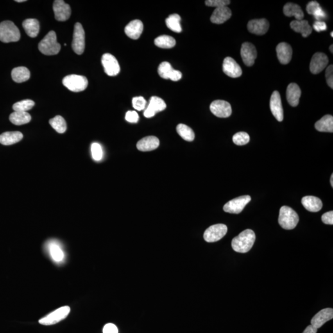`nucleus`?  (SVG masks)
Returning a JSON list of instances; mask_svg holds the SVG:
<instances>
[{"mask_svg":"<svg viewBox=\"0 0 333 333\" xmlns=\"http://www.w3.org/2000/svg\"><path fill=\"white\" fill-rule=\"evenodd\" d=\"M255 240V233L250 229H247L233 239L232 248L237 253H248L253 248Z\"/></svg>","mask_w":333,"mask_h":333,"instance_id":"obj_1","label":"nucleus"},{"mask_svg":"<svg viewBox=\"0 0 333 333\" xmlns=\"http://www.w3.org/2000/svg\"><path fill=\"white\" fill-rule=\"evenodd\" d=\"M61 45L57 41L54 31H50L38 44V49L45 55H55L61 49Z\"/></svg>","mask_w":333,"mask_h":333,"instance_id":"obj_2","label":"nucleus"},{"mask_svg":"<svg viewBox=\"0 0 333 333\" xmlns=\"http://www.w3.org/2000/svg\"><path fill=\"white\" fill-rule=\"evenodd\" d=\"M19 29L14 22L5 20L0 23V41L3 43L17 42L20 40Z\"/></svg>","mask_w":333,"mask_h":333,"instance_id":"obj_3","label":"nucleus"},{"mask_svg":"<svg viewBox=\"0 0 333 333\" xmlns=\"http://www.w3.org/2000/svg\"><path fill=\"white\" fill-rule=\"evenodd\" d=\"M300 218L298 214L291 207L283 206L280 210L278 222L285 230H293L298 225Z\"/></svg>","mask_w":333,"mask_h":333,"instance_id":"obj_4","label":"nucleus"},{"mask_svg":"<svg viewBox=\"0 0 333 333\" xmlns=\"http://www.w3.org/2000/svg\"><path fill=\"white\" fill-rule=\"evenodd\" d=\"M63 83L70 91L80 92L87 88L88 81L85 76L72 74L65 76L63 79Z\"/></svg>","mask_w":333,"mask_h":333,"instance_id":"obj_5","label":"nucleus"},{"mask_svg":"<svg viewBox=\"0 0 333 333\" xmlns=\"http://www.w3.org/2000/svg\"><path fill=\"white\" fill-rule=\"evenodd\" d=\"M72 47L75 53L79 54V55L82 54L85 50V31L82 26L79 22H77L75 24Z\"/></svg>","mask_w":333,"mask_h":333,"instance_id":"obj_6","label":"nucleus"},{"mask_svg":"<svg viewBox=\"0 0 333 333\" xmlns=\"http://www.w3.org/2000/svg\"><path fill=\"white\" fill-rule=\"evenodd\" d=\"M70 312H71V309L69 306L61 307L48 315L44 318L40 319L39 323L41 325L45 326L55 325L66 318Z\"/></svg>","mask_w":333,"mask_h":333,"instance_id":"obj_7","label":"nucleus"},{"mask_svg":"<svg viewBox=\"0 0 333 333\" xmlns=\"http://www.w3.org/2000/svg\"><path fill=\"white\" fill-rule=\"evenodd\" d=\"M228 228L224 224H216L210 226L204 233V238L208 242H214L219 241L227 233Z\"/></svg>","mask_w":333,"mask_h":333,"instance_id":"obj_8","label":"nucleus"},{"mask_svg":"<svg viewBox=\"0 0 333 333\" xmlns=\"http://www.w3.org/2000/svg\"><path fill=\"white\" fill-rule=\"evenodd\" d=\"M250 196L245 195L232 199L224 206V211L230 214H238L242 211L245 206L250 202Z\"/></svg>","mask_w":333,"mask_h":333,"instance_id":"obj_9","label":"nucleus"},{"mask_svg":"<svg viewBox=\"0 0 333 333\" xmlns=\"http://www.w3.org/2000/svg\"><path fill=\"white\" fill-rule=\"evenodd\" d=\"M102 64L106 74L109 76L113 77L119 74L121 68L116 58L110 53H106L102 56Z\"/></svg>","mask_w":333,"mask_h":333,"instance_id":"obj_10","label":"nucleus"},{"mask_svg":"<svg viewBox=\"0 0 333 333\" xmlns=\"http://www.w3.org/2000/svg\"><path fill=\"white\" fill-rule=\"evenodd\" d=\"M210 110L213 114L217 117L227 118L232 115V106L227 101L216 100L210 106Z\"/></svg>","mask_w":333,"mask_h":333,"instance_id":"obj_11","label":"nucleus"},{"mask_svg":"<svg viewBox=\"0 0 333 333\" xmlns=\"http://www.w3.org/2000/svg\"><path fill=\"white\" fill-rule=\"evenodd\" d=\"M53 11L55 19L64 22L69 19L71 15V8L69 4L63 0H56L53 3Z\"/></svg>","mask_w":333,"mask_h":333,"instance_id":"obj_12","label":"nucleus"},{"mask_svg":"<svg viewBox=\"0 0 333 333\" xmlns=\"http://www.w3.org/2000/svg\"><path fill=\"white\" fill-rule=\"evenodd\" d=\"M241 56L244 64L247 66H252L257 56L254 45L249 42L244 43L241 46Z\"/></svg>","mask_w":333,"mask_h":333,"instance_id":"obj_13","label":"nucleus"},{"mask_svg":"<svg viewBox=\"0 0 333 333\" xmlns=\"http://www.w3.org/2000/svg\"><path fill=\"white\" fill-rule=\"evenodd\" d=\"M329 63L327 56L323 53H316L312 57L310 64V71L313 74L322 72Z\"/></svg>","mask_w":333,"mask_h":333,"instance_id":"obj_14","label":"nucleus"},{"mask_svg":"<svg viewBox=\"0 0 333 333\" xmlns=\"http://www.w3.org/2000/svg\"><path fill=\"white\" fill-rule=\"evenodd\" d=\"M158 74L162 79H171L174 81L180 80L182 78L181 72L174 69L168 62H163L159 65L158 67Z\"/></svg>","mask_w":333,"mask_h":333,"instance_id":"obj_15","label":"nucleus"},{"mask_svg":"<svg viewBox=\"0 0 333 333\" xmlns=\"http://www.w3.org/2000/svg\"><path fill=\"white\" fill-rule=\"evenodd\" d=\"M167 108L166 104L162 98L158 96H152L148 107L144 111V115L146 118L155 116L156 113L164 111Z\"/></svg>","mask_w":333,"mask_h":333,"instance_id":"obj_16","label":"nucleus"},{"mask_svg":"<svg viewBox=\"0 0 333 333\" xmlns=\"http://www.w3.org/2000/svg\"><path fill=\"white\" fill-rule=\"evenodd\" d=\"M270 107L273 116L278 122H282L283 120V109L282 99L280 93L278 91L273 92L271 95Z\"/></svg>","mask_w":333,"mask_h":333,"instance_id":"obj_17","label":"nucleus"},{"mask_svg":"<svg viewBox=\"0 0 333 333\" xmlns=\"http://www.w3.org/2000/svg\"><path fill=\"white\" fill-rule=\"evenodd\" d=\"M223 71L226 76L232 78H238L242 74L241 67L231 57H226L224 60Z\"/></svg>","mask_w":333,"mask_h":333,"instance_id":"obj_18","label":"nucleus"},{"mask_svg":"<svg viewBox=\"0 0 333 333\" xmlns=\"http://www.w3.org/2000/svg\"><path fill=\"white\" fill-rule=\"evenodd\" d=\"M270 24L266 19H253L248 24V29L249 32L258 35H263L269 31Z\"/></svg>","mask_w":333,"mask_h":333,"instance_id":"obj_19","label":"nucleus"},{"mask_svg":"<svg viewBox=\"0 0 333 333\" xmlns=\"http://www.w3.org/2000/svg\"><path fill=\"white\" fill-rule=\"evenodd\" d=\"M333 318V309L327 308L320 310L315 316L311 320V325L318 329Z\"/></svg>","mask_w":333,"mask_h":333,"instance_id":"obj_20","label":"nucleus"},{"mask_svg":"<svg viewBox=\"0 0 333 333\" xmlns=\"http://www.w3.org/2000/svg\"><path fill=\"white\" fill-rule=\"evenodd\" d=\"M276 54L281 64H287L291 61L293 55V49L289 44L282 42L276 48Z\"/></svg>","mask_w":333,"mask_h":333,"instance_id":"obj_21","label":"nucleus"},{"mask_svg":"<svg viewBox=\"0 0 333 333\" xmlns=\"http://www.w3.org/2000/svg\"><path fill=\"white\" fill-rule=\"evenodd\" d=\"M232 13L227 6L216 8L213 12L210 20L212 23L216 24H223L232 17Z\"/></svg>","mask_w":333,"mask_h":333,"instance_id":"obj_22","label":"nucleus"},{"mask_svg":"<svg viewBox=\"0 0 333 333\" xmlns=\"http://www.w3.org/2000/svg\"><path fill=\"white\" fill-rule=\"evenodd\" d=\"M159 144V140L157 137L148 136L142 138L137 143V148L140 151H151L157 149Z\"/></svg>","mask_w":333,"mask_h":333,"instance_id":"obj_23","label":"nucleus"},{"mask_svg":"<svg viewBox=\"0 0 333 333\" xmlns=\"http://www.w3.org/2000/svg\"><path fill=\"white\" fill-rule=\"evenodd\" d=\"M143 31V24L140 20L131 21L125 28V33L129 38L137 40L141 36Z\"/></svg>","mask_w":333,"mask_h":333,"instance_id":"obj_24","label":"nucleus"},{"mask_svg":"<svg viewBox=\"0 0 333 333\" xmlns=\"http://www.w3.org/2000/svg\"><path fill=\"white\" fill-rule=\"evenodd\" d=\"M301 90L298 84L295 83H290L286 90V98L290 105L296 107L300 103Z\"/></svg>","mask_w":333,"mask_h":333,"instance_id":"obj_25","label":"nucleus"},{"mask_svg":"<svg viewBox=\"0 0 333 333\" xmlns=\"http://www.w3.org/2000/svg\"><path fill=\"white\" fill-rule=\"evenodd\" d=\"M302 204L305 209L312 212L320 211L323 206L320 199L312 196L303 197L302 199Z\"/></svg>","mask_w":333,"mask_h":333,"instance_id":"obj_26","label":"nucleus"},{"mask_svg":"<svg viewBox=\"0 0 333 333\" xmlns=\"http://www.w3.org/2000/svg\"><path fill=\"white\" fill-rule=\"evenodd\" d=\"M290 27L296 32L302 34L304 38L307 37L312 32V28L307 20H293L290 24Z\"/></svg>","mask_w":333,"mask_h":333,"instance_id":"obj_27","label":"nucleus"},{"mask_svg":"<svg viewBox=\"0 0 333 333\" xmlns=\"http://www.w3.org/2000/svg\"><path fill=\"white\" fill-rule=\"evenodd\" d=\"M23 138V135L20 131H7L0 135V143L9 146L19 142Z\"/></svg>","mask_w":333,"mask_h":333,"instance_id":"obj_28","label":"nucleus"},{"mask_svg":"<svg viewBox=\"0 0 333 333\" xmlns=\"http://www.w3.org/2000/svg\"><path fill=\"white\" fill-rule=\"evenodd\" d=\"M283 13L287 17L294 16L297 20H302L304 17V14L298 4L287 3L283 8Z\"/></svg>","mask_w":333,"mask_h":333,"instance_id":"obj_29","label":"nucleus"},{"mask_svg":"<svg viewBox=\"0 0 333 333\" xmlns=\"http://www.w3.org/2000/svg\"><path fill=\"white\" fill-rule=\"evenodd\" d=\"M22 27H24L27 35L32 38L37 37L39 33V22L35 19H27L22 22Z\"/></svg>","mask_w":333,"mask_h":333,"instance_id":"obj_30","label":"nucleus"},{"mask_svg":"<svg viewBox=\"0 0 333 333\" xmlns=\"http://www.w3.org/2000/svg\"><path fill=\"white\" fill-rule=\"evenodd\" d=\"M315 127L321 132H333V117L326 115L315 124Z\"/></svg>","mask_w":333,"mask_h":333,"instance_id":"obj_31","label":"nucleus"},{"mask_svg":"<svg viewBox=\"0 0 333 333\" xmlns=\"http://www.w3.org/2000/svg\"><path fill=\"white\" fill-rule=\"evenodd\" d=\"M13 80L16 83H22L30 79L31 73L26 67H18L11 72Z\"/></svg>","mask_w":333,"mask_h":333,"instance_id":"obj_32","label":"nucleus"},{"mask_svg":"<svg viewBox=\"0 0 333 333\" xmlns=\"http://www.w3.org/2000/svg\"><path fill=\"white\" fill-rule=\"evenodd\" d=\"M10 121L16 126H22L30 122L31 116L27 112L15 111L10 115Z\"/></svg>","mask_w":333,"mask_h":333,"instance_id":"obj_33","label":"nucleus"},{"mask_svg":"<svg viewBox=\"0 0 333 333\" xmlns=\"http://www.w3.org/2000/svg\"><path fill=\"white\" fill-rule=\"evenodd\" d=\"M181 17L177 14L170 15L165 20L166 26L170 30L174 32L180 33L182 31V27L180 25Z\"/></svg>","mask_w":333,"mask_h":333,"instance_id":"obj_34","label":"nucleus"},{"mask_svg":"<svg viewBox=\"0 0 333 333\" xmlns=\"http://www.w3.org/2000/svg\"><path fill=\"white\" fill-rule=\"evenodd\" d=\"M155 44L160 48L169 49L175 47L176 41L169 35H161L156 38Z\"/></svg>","mask_w":333,"mask_h":333,"instance_id":"obj_35","label":"nucleus"},{"mask_svg":"<svg viewBox=\"0 0 333 333\" xmlns=\"http://www.w3.org/2000/svg\"><path fill=\"white\" fill-rule=\"evenodd\" d=\"M176 131L181 137L187 142H192L195 137L193 130L185 124H178Z\"/></svg>","mask_w":333,"mask_h":333,"instance_id":"obj_36","label":"nucleus"},{"mask_svg":"<svg viewBox=\"0 0 333 333\" xmlns=\"http://www.w3.org/2000/svg\"><path fill=\"white\" fill-rule=\"evenodd\" d=\"M49 124L59 133H64L67 130L66 122L64 118L61 115H56L53 119L49 120Z\"/></svg>","mask_w":333,"mask_h":333,"instance_id":"obj_37","label":"nucleus"},{"mask_svg":"<svg viewBox=\"0 0 333 333\" xmlns=\"http://www.w3.org/2000/svg\"><path fill=\"white\" fill-rule=\"evenodd\" d=\"M35 105V103L31 99H25L15 103L13 106V110L15 111H19V112H27V111L31 110Z\"/></svg>","mask_w":333,"mask_h":333,"instance_id":"obj_38","label":"nucleus"},{"mask_svg":"<svg viewBox=\"0 0 333 333\" xmlns=\"http://www.w3.org/2000/svg\"><path fill=\"white\" fill-rule=\"evenodd\" d=\"M233 141L238 146H243V145L248 144L250 141V137H249L248 133L241 131V132L236 133L233 136Z\"/></svg>","mask_w":333,"mask_h":333,"instance_id":"obj_39","label":"nucleus"},{"mask_svg":"<svg viewBox=\"0 0 333 333\" xmlns=\"http://www.w3.org/2000/svg\"><path fill=\"white\" fill-rule=\"evenodd\" d=\"M49 253L53 259L56 262L62 261L64 257L62 249L56 244H51L49 246Z\"/></svg>","mask_w":333,"mask_h":333,"instance_id":"obj_40","label":"nucleus"},{"mask_svg":"<svg viewBox=\"0 0 333 333\" xmlns=\"http://www.w3.org/2000/svg\"><path fill=\"white\" fill-rule=\"evenodd\" d=\"M92 157L96 161H99L103 158V149L101 145L97 143H94L91 147Z\"/></svg>","mask_w":333,"mask_h":333,"instance_id":"obj_41","label":"nucleus"},{"mask_svg":"<svg viewBox=\"0 0 333 333\" xmlns=\"http://www.w3.org/2000/svg\"><path fill=\"white\" fill-rule=\"evenodd\" d=\"M132 105L136 110L142 111L146 107V101L145 100L143 97H135L132 99Z\"/></svg>","mask_w":333,"mask_h":333,"instance_id":"obj_42","label":"nucleus"},{"mask_svg":"<svg viewBox=\"0 0 333 333\" xmlns=\"http://www.w3.org/2000/svg\"><path fill=\"white\" fill-rule=\"evenodd\" d=\"M230 3L229 0H207L205 2L206 6L216 7V8L227 6Z\"/></svg>","mask_w":333,"mask_h":333,"instance_id":"obj_43","label":"nucleus"},{"mask_svg":"<svg viewBox=\"0 0 333 333\" xmlns=\"http://www.w3.org/2000/svg\"><path fill=\"white\" fill-rule=\"evenodd\" d=\"M320 7V4H319L318 2L316 1H312L307 4L306 10L309 15L314 16V14L316 13V11L318 10Z\"/></svg>","mask_w":333,"mask_h":333,"instance_id":"obj_44","label":"nucleus"},{"mask_svg":"<svg viewBox=\"0 0 333 333\" xmlns=\"http://www.w3.org/2000/svg\"><path fill=\"white\" fill-rule=\"evenodd\" d=\"M326 79H327V84L333 89V65H331L328 67L326 70L325 73Z\"/></svg>","mask_w":333,"mask_h":333,"instance_id":"obj_45","label":"nucleus"},{"mask_svg":"<svg viewBox=\"0 0 333 333\" xmlns=\"http://www.w3.org/2000/svg\"><path fill=\"white\" fill-rule=\"evenodd\" d=\"M126 119L127 121L130 123H137L139 119V115L134 111H129L126 113Z\"/></svg>","mask_w":333,"mask_h":333,"instance_id":"obj_46","label":"nucleus"},{"mask_svg":"<svg viewBox=\"0 0 333 333\" xmlns=\"http://www.w3.org/2000/svg\"><path fill=\"white\" fill-rule=\"evenodd\" d=\"M313 27L315 31L317 32H320L325 31L327 30V24L323 21H316L314 22Z\"/></svg>","mask_w":333,"mask_h":333,"instance_id":"obj_47","label":"nucleus"},{"mask_svg":"<svg viewBox=\"0 0 333 333\" xmlns=\"http://www.w3.org/2000/svg\"><path fill=\"white\" fill-rule=\"evenodd\" d=\"M321 220L324 223L327 225H333V212L330 211L324 214L321 217Z\"/></svg>","mask_w":333,"mask_h":333,"instance_id":"obj_48","label":"nucleus"},{"mask_svg":"<svg viewBox=\"0 0 333 333\" xmlns=\"http://www.w3.org/2000/svg\"><path fill=\"white\" fill-rule=\"evenodd\" d=\"M314 16L316 18L317 21H322V20L325 19L327 18V15L326 13L323 11V9L320 7L314 14Z\"/></svg>","mask_w":333,"mask_h":333,"instance_id":"obj_49","label":"nucleus"},{"mask_svg":"<svg viewBox=\"0 0 333 333\" xmlns=\"http://www.w3.org/2000/svg\"><path fill=\"white\" fill-rule=\"evenodd\" d=\"M103 333H118V329L115 325L112 323H108L104 327Z\"/></svg>","mask_w":333,"mask_h":333,"instance_id":"obj_50","label":"nucleus"},{"mask_svg":"<svg viewBox=\"0 0 333 333\" xmlns=\"http://www.w3.org/2000/svg\"><path fill=\"white\" fill-rule=\"evenodd\" d=\"M317 328H314L313 326L309 325L305 328V330L303 331L302 333H317Z\"/></svg>","mask_w":333,"mask_h":333,"instance_id":"obj_51","label":"nucleus"},{"mask_svg":"<svg viewBox=\"0 0 333 333\" xmlns=\"http://www.w3.org/2000/svg\"><path fill=\"white\" fill-rule=\"evenodd\" d=\"M331 185H332V188L333 187V174H332V176H331L330 179Z\"/></svg>","mask_w":333,"mask_h":333,"instance_id":"obj_52","label":"nucleus"},{"mask_svg":"<svg viewBox=\"0 0 333 333\" xmlns=\"http://www.w3.org/2000/svg\"><path fill=\"white\" fill-rule=\"evenodd\" d=\"M330 50L331 51V52H332V53H333V45H331V46L330 47Z\"/></svg>","mask_w":333,"mask_h":333,"instance_id":"obj_53","label":"nucleus"},{"mask_svg":"<svg viewBox=\"0 0 333 333\" xmlns=\"http://www.w3.org/2000/svg\"><path fill=\"white\" fill-rule=\"evenodd\" d=\"M16 1L17 2V3H22V2H25L26 1V0H16Z\"/></svg>","mask_w":333,"mask_h":333,"instance_id":"obj_54","label":"nucleus"},{"mask_svg":"<svg viewBox=\"0 0 333 333\" xmlns=\"http://www.w3.org/2000/svg\"><path fill=\"white\" fill-rule=\"evenodd\" d=\"M333 32H332V33H331V35H332V37H333Z\"/></svg>","mask_w":333,"mask_h":333,"instance_id":"obj_55","label":"nucleus"}]
</instances>
